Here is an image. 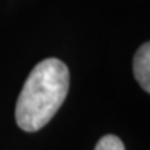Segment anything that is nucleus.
<instances>
[{
  "label": "nucleus",
  "mask_w": 150,
  "mask_h": 150,
  "mask_svg": "<svg viewBox=\"0 0 150 150\" xmlns=\"http://www.w3.org/2000/svg\"><path fill=\"white\" fill-rule=\"evenodd\" d=\"M69 91V69L58 58H46L31 71L16 106L17 126L37 132L58 112Z\"/></svg>",
  "instance_id": "nucleus-1"
},
{
  "label": "nucleus",
  "mask_w": 150,
  "mask_h": 150,
  "mask_svg": "<svg viewBox=\"0 0 150 150\" xmlns=\"http://www.w3.org/2000/svg\"><path fill=\"white\" fill-rule=\"evenodd\" d=\"M133 74L139 86L146 92H150V45L139 46L133 57Z\"/></svg>",
  "instance_id": "nucleus-2"
},
{
  "label": "nucleus",
  "mask_w": 150,
  "mask_h": 150,
  "mask_svg": "<svg viewBox=\"0 0 150 150\" xmlns=\"http://www.w3.org/2000/svg\"><path fill=\"white\" fill-rule=\"evenodd\" d=\"M93 150H124V144L118 136L106 135L97 142Z\"/></svg>",
  "instance_id": "nucleus-3"
}]
</instances>
